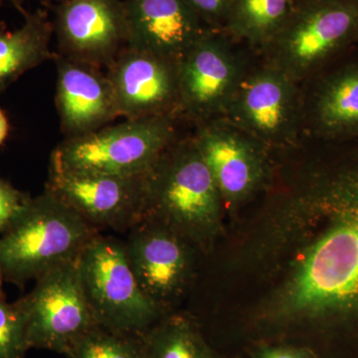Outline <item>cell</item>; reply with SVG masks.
I'll list each match as a JSON object with an SVG mask.
<instances>
[{
	"label": "cell",
	"instance_id": "3",
	"mask_svg": "<svg viewBox=\"0 0 358 358\" xmlns=\"http://www.w3.org/2000/svg\"><path fill=\"white\" fill-rule=\"evenodd\" d=\"M331 206L341 212L338 223L303 255L282 291L286 317L358 308V192Z\"/></svg>",
	"mask_w": 358,
	"mask_h": 358
},
{
	"label": "cell",
	"instance_id": "12",
	"mask_svg": "<svg viewBox=\"0 0 358 358\" xmlns=\"http://www.w3.org/2000/svg\"><path fill=\"white\" fill-rule=\"evenodd\" d=\"M45 190L98 231L128 233L145 214V173L136 176L64 173L49 169Z\"/></svg>",
	"mask_w": 358,
	"mask_h": 358
},
{
	"label": "cell",
	"instance_id": "21",
	"mask_svg": "<svg viewBox=\"0 0 358 358\" xmlns=\"http://www.w3.org/2000/svg\"><path fill=\"white\" fill-rule=\"evenodd\" d=\"M69 358H143L141 334L117 333L96 327L75 345Z\"/></svg>",
	"mask_w": 358,
	"mask_h": 358
},
{
	"label": "cell",
	"instance_id": "19",
	"mask_svg": "<svg viewBox=\"0 0 358 358\" xmlns=\"http://www.w3.org/2000/svg\"><path fill=\"white\" fill-rule=\"evenodd\" d=\"M298 0H232L223 32L261 55L286 24Z\"/></svg>",
	"mask_w": 358,
	"mask_h": 358
},
{
	"label": "cell",
	"instance_id": "28",
	"mask_svg": "<svg viewBox=\"0 0 358 358\" xmlns=\"http://www.w3.org/2000/svg\"><path fill=\"white\" fill-rule=\"evenodd\" d=\"M25 1V0H24ZM40 1L42 2V3L44 4H49L51 3L52 1H54V0H40ZM58 1H60V0H58Z\"/></svg>",
	"mask_w": 358,
	"mask_h": 358
},
{
	"label": "cell",
	"instance_id": "7",
	"mask_svg": "<svg viewBox=\"0 0 358 358\" xmlns=\"http://www.w3.org/2000/svg\"><path fill=\"white\" fill-rule=\"evenodd\" d=\"M258 54L206 29L178 61L181 115L190 126L224 117Z\"/></svg>",
	"mask_w": 358,
	"mask_h": 358
},
{
	"label": "cell",
	"instance_id": "5",
	"mask_svg": "<svg viewBox=\"0 0 358 358\" xmlns=\"http://www.w3.org/2000/svg\"><path fill=\"white\" fill-rule=\"evenodd\" d=\"M358 45V0H298L261 57L296 83Z\"/></svg>",
	"mask_w": 358,
	"mask_h": 358
},
{
	"label": "cell",
	"instance_id": "18",
	"mask_svg": "<svg viewBox=\"0 0 358 358\" xmlns=\"http://www.w3.org/2000/svg\"><path fill=\"white\" fill-rule=\"evenodd\" d=\"M24 22L15 30H0V94L27 71L55 54L50 50L53 24L43 9L20 11Z\"/></svg>",
	"mask_w": 358,
	"mask_h": 358
},
{
	"label": "cell",
	"instance_id": "4",
	"mask_svg": "<svg viewBox=\"0 0 358 358\" xmlns=\"http://www.w3.org/2000/svg\"><path fill=\"white\" fill-rule=\"evenodd\" d=\"M179 117L126 120L65 138L52 152L49 169L64 173L136 176L147 173L182 134Z\"/></svg>",
	"mask_w": 358,
	"mask_h": 358
},
{
	"label": "cell",
	"instance_id": "20",
	"mask_svg": "<svg viewBox=\"0 0 358 358\" xmlns=\"http://www.w3.org/2000/svg\"><path fill=\"white\" fill-rule=\"evenodd\" d=\"M141 338L143 358H216L188 315L166 313Z\"/></svg>",
	"mask_w": 358,
	"mask_h": 358
},
{
	"label": "cell",
	"instance_id": "22",
	"mask_svg": "<svg viewBox=\"0 0 358 358\" xmlns=\"http://www.w3.org/2000/svg\"><path fill=\"white\" fill-rule=\"evenodd\" d=\"M29 348L17 301L10 303L0 299V358H26Z\"/></svg>",
	"mask_w": 358,
	"mask_h": 358
},
{
	"label": "cell",
	"instance_id": "1",
	"mask_svg": "<svg viewBox=\"0 0 358 358\" xmlns=\"http://www.w3.org/2000/svg\"><path fill=\"white\" fill-rule=\"evenodd\" d=\"M224 204L192 133L174 141L145 173L143 219L164 226L193 246L221 229Z\"/></svg>",
	"mask_w": 358,
	"mask_h": 358
},
{
	"label": "cell",
	"instance_id": "25",
	"mask_svg": "<svg viewBox=\"0 0 358 358\" xmlns=\"http://www.w3.org/2000/svg\"><path fill=\"white\" fill-rule=\"evenodd\" d=\"M255 358H313L307 350L292 348H264L255 355Z\"/></svg>",
	"mask_w": 358,
	"mask_h": 358
},
{
	"label": "cell",
	"instance_id": "24",
	"mask_svg": "<svg viewBox=\"0 0 358 358\" xmlns=\"http://www.w3.org/2000/svg\"><path fill=\"white\" fill-rule=\"evenodd\" d=\"M28 197L8 181L0 179V232L10 222Z\"/></svg>",
	"mask_w": 358,
	"mask_h": 358
},
{
	"label": "cell",
	"instance_id": "27",
	"mask_svg": "<svg viewBox=\"0 0 358 358\" xmlns=\"http://www.w3.org/2000/svg\"><path fill=\"white\" fill-rule=\"evenodd\" d=\"M10 2V3H13L14 6L16 7V8L18 9V10L21 11L23 9V3H24V0H0V6H2V4L4 3V2Z\"/></svg>",
	"mask_w": 358,
	"mask_h": 358
},
{
	"label": "cell",
	"instance_id": "16",
	"mask_svg": "<svg viewBox=\"0 0 358 358\" xmlns=\"http://www.w3.org/2000/svg\"><path fill=\"white\" fill-rule=\"evenodd\" d=\"M56 108L65 138L112 124L119 117L114 90L101 68L55 54Z\"/></svg>",
	"mask_w": 358,
	"mask_h": 358
},
{
	"label": "cell",
	"instance_id": "15",
	"mask_svg": "<svg viewBox=\"0 0 358 358\" xmlns=\"http://www.w3.org/2000/svg\"><path fill=\"white\" fill-rule=\"evenodd\" d=\"M120 117L181 115L178 62L126 47L107 68Z\"/></svg>",
	"mask_w": 358,
	"mask_h": 358
},
{
	"label": "cell",
	"instance_id": "2",
	"mask_svg": "<svg viewBox=\"0 0 358 358\" xmlns=\"http://www.w3.org/2000/svg\"><path fill=\"white\" fill-rule=\"evenodd\" d=\"M99 233L47 190L29 196L0 232V281L24 288L52 268L77 260Z\"/></svg>",
	"mask_w": 358,
	"mask_h": 358
},
{
	"label": "cell",
	"instance_id": "14",
	"mask_svg": "<svg viewBox=\"0 0 358 358\" xmlns=\"http://www.w3.org/2000/svg\"><path fill=\"white\" fill-rule=\"evenodd\" d=\"M127 234L124 250L141 289L167 313L189 288L194 274L195 246L148 219Z\"/></svg>",
	"mask_w": 358,
	"mask_h": 358
},
{
	"label": "cell",
	"instance_id": "11",
	"mask_svg": "<svg viewBox=\"0 0 358 358\" xmlns=\"http://www.w3.org/2000/svg\"><path fill=\"white\" fill-rule=\"evenodd\" d=\"M303 140L358 138V45L301 82Z\"/></svg>",
	"mask_w": 358,
	"mask_h": 358
},
{
	"label": "cell",
	"instance_id": "26",
	"mask_svg": "<svg viewBox=\"0 0 358 358\" xmlns=\"http://www.w3.org/2000/svg\"><path fill=\"white\" fill-rule=\"evenodd\" d=\"M9 133H10V124H9L8 117L6 112L0 108V147L8 138Z\"/></svg>",
	"mask_w": 358,
	"mask_h": 358
},
{
	"label": "cell",
	"instance_id": "17",
	"mask_svg": "<svg viewBox=\"0 0 358 358\" xmlns=\"http://www.w3.org/2000/svg\"><path fill=\"white\" fill-rule=\"evenodd\" d=\"M129 48L178 61L206 30L185 0H122Z\"/></svg>",
	"mask_w": 358,
	"mask_h": 358
},
{
	"label": "cell",
	"instance_id": "13",
	"mask_svg": "<svg viewBox=\"0 0 358 358\" xmlns=\"http://www.w3.org/2000/svg\"><path fill=\"white\" fill-rule=\"evenodd\" d=\"M59 55L103 69L128 46L122 0H60L54 7Z\"/></svg>",
	"mask_w": 358,
	"mask_h": 358
},
{
	"label": "cell",
	"instance_id": "23",
	"mask_svg": "<svg viewBox=\"0 0 358 358\" xmlns=\"http://www.w3.org/2000/svg\"><path fill=\"white\" fill-rule=\"evenodd\" d=\"M206 29L223 31L232 0H185Z\"/></svg>",
	"mask_w": 358,
	"mask_h": 358
},
{
	"label": "cell",
	"instance_id": "9",
	"mask_svg": "<svg viewBox=\"0 0 358 358\" xmlns=\"http://www.w3.org/2000/svg\"><path fill=\"white\" fill-rule=\"evenodd\" d=\"M79 258L52 268L17 301L29 348L69 355L75 345L100 327L85 294Z\"/></svg>",
	"mask_w": 358,
	"mask_h": 358
},
{
	"label": "cell",
	"instance_id": "8",
	"mask_svg": "<svg viewBox=\"0 0 358 358\" xmlns=\"http://www.w3.org/2000/svg\"><path fill=\"white\" fill-rule=\"evenodd\" d=\"M224 117L274 155L291 150L303 140L300 84L257 55Z\"/></svg>",
	"mask_w": 358,
	"mask_h": 358
},
{
	"label": "cell",
	"instance_id": "6",
	"mask_svg": "<svg viewBox=\"0 0 358 358\" xmlns=\"http://www.w3.org/2000/svg\"><path fill=\"white\" fill-rule=\"evenodd\" d=\"M78 264L90 307L103 329L143 334L167 313L141 289L124 242L117 238L99 233Z\"/></svg>",
	"mask_w": 358,
	"mask_h": 358
},
{
	"label": "cell",
	"instance_id": "10",
	"mask_svg": "<svg viewBox=\"0 0 358 358\" xmlns=\"http://www.w3.org/2000/svg\"><path fill=\"white\" fill-rule=\"evenodd\" d=\"M192 129L193 141L225 208L235 210L268 189L275 162L263 143L225 117L199 122Z\"/></svg>",
	"mask_w": 358,
	"mask_h": 358
}]
</instances>
